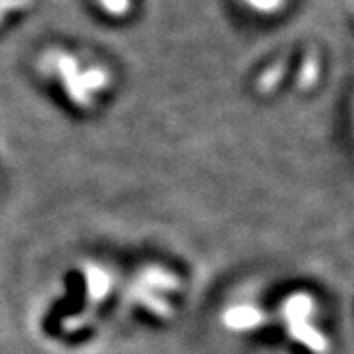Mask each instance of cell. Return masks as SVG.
I'll list each match as a JSON object with an SVG mask.
<instances>
[{"label": "cell", "instance_id": "6da1fadb", "mask_svg": "<svg viewBox=\"0 0 354 354\" xmlns=\"http://www.w3.org/2000/svg\"><path fill=\"white\" fill-rule=\"evenodd\" d=\"M283 317L288 321V330L297 342H301L311 353H327V339L321 330L309 323V319L315 311L313 297L307 293H293L283 301Z\"/></svg>", "mask_w": 354, "mask_h": 354}, {"label": "cell", "instance_id": "7a4b0ae2", "mask_svg": "<svg viewBox=\"0 0 354 354\" xmlns=\"http://www.w3.org/2000/svg\"><path fill=\"white\" fill-rule=\"evenodd\" d=\"M262 319L264 315L252 305H236L225 313V325L234 330L256 329L262 323Z\"/></svg>", "mask_w": 354, "mask_h": 354}]
</instances>
